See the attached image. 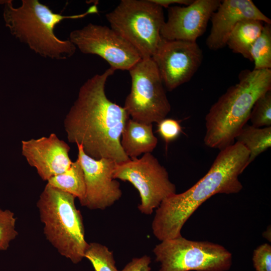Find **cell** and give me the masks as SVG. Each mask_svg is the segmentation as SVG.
I'll use <instances>...</instances> for the list:
<instances>
[{
  "mask_svg": "<svg viewBox=\"0 0 271 271\" xmlns=\"http://www.w3.org/2000/svg\"><path fill=\"white\" fill-rule=\"evenodd\" d=\"M114 70L109 68L88 78L66 115L64 127L69 143L80 145L94 159H109L119 163L130 158L120 144L121 134L129 116L123 107L110 101L105 87Z\"/></svg>",
  "mask_w": 271,
  "mask_h": 271,
  "instance_id": "cell-1",
  "label": "cell"
},
{
  "mask_svg": "<svg viewBox=\"0 0 271 271\" xmlns=\"http://www.w3.org/2000/svg\"><path fill=\"white\" fill-rule=\"evenodd\" d=\"M249 152L236 142L222 150L207 173L187 190L166 198L152 223L155 236L163 241L182 236L183 226L196 210L213 195L235 194L242 189L238 177L249 165Z\"/></svg>",
  "mask_w": 271,
  "mask_h": 271,
  "instance_id": "cell-2",
  "label": "cell"
},
{
  "mask_svg": "<svg viewBox=\"0 0 271 271\" xmlns=\"http://www.w3.org/2000/svg\"><path fill=\"white\" fill-rule=\"evenodd\" d=\"M271 90V70H243L238 82L229 87L205 116L204 144L222 150L233 144L249 120L253 105Z\"/></svg>",
  "mask_w": 271,
  "mask_h": 271,
  "instance_id": "cell-3",
  "label": "cell"
},
{
  "mask_svg": "<svg viewBox=\"0 0 271 271\" xmlns=\"http://www.w3.org/2000/svg\"><path fill=\"white\" fill-rule=\"evenodd\" d=\"M98 13L96 5L84 13L64 16L55 13L38 0H22L14 7L12 1L4 3L3 18L11 34L36 54L54 60H65L72 56L76 48L69 40H61L54 33L57 25L66 19H78Z\"/></svg>",
  "mask_w": 271,
  "mask_h": 271,
  "instance_id": "cell-4",
  "label": "cell"
},
{
  "mask_svg": "<svg viewBox=\"0 0 271 271\" xmlns=\"http://www.w3.org/2000/svg\"><path fill=\"white\" fill-rule=\"evenodd\" d=\"M75 198L47 184L37 206L46 239L61 255L76 264L84 258L88 243Z\"/></svg>",
  "mask_w": 271,
  "mask_h": 271,
  "instance_id": "cell-5",
  "label": "cell"
},
{
  "mask_svg": "<svg viewBox=\"0 0 271 271\" xmlns=\"http://www.w3.org/2000/svg\"><path fill=\"white\" fill-rule=\"evenodd\" d=\"M110 28L132 46L142 58H152L162 38L163 8L152 0H121L106 15Z\"/></svg>",
  "mask_w": 271,
  "mask_h": 271,
  "instance_id": "cell-6",
  "label": "cell"
},
{
  "mask_svg": "<svg viewBox=\"0 0 271 271\" xmlns=\"http://www.w3.org/2000/svg\"><path fill=\"white\" fill-rule=\"evenodd\" d=\"M153 252L160 263L159 271H226L232 261L231 253L223 246L182 236L161 241Z\"/></svg>",
  "mask_w": 271,
  "mask_h": 271,
  "instance_id": "cell-7",
  "label": "cell"
},
{
  "mask_svg": "<svg viewBox=\"0 0 271 271\" xmlns=\"http://www.w3.org/2000/svg\"><path fill=\"white\" fill-rule=\"evenodd\" d=\"M131 85L124 108L132 119L145 124L165 118L171 106L152 58H142L129 70Z\"/></svg>",
  "mask_w": 271,
  "mask_h": 271,
  "instance_id": "cell-8",
  "label": "cell"
},
{
  "mask_svg": "<svg viewBox=\"0 0 271 271\" xmlns=\"http://www.w3.org/2000/svg\"><path fill=\"white\" fill-rule=\"evenodd\" d=\"M113 178L129 182L138 190L141 198L138 209L146 215L151 214L164 199L176 193L167 170L151 153L115 163Z\"/></svg>",
  "mask_w": 271,
  "mask_h": 271,
  "instance_id": "cell-9",
  "label": "cell"
},
{
  "mask_svg": "<svg viewBox=\"0 0 271 271\" xmlns=\"http://www.w3.org/2000/svg\"><path fill=\"white\" fill-rule=\"evenodd\" d=\"M69 40L82 53L104 59L114 71H128L142 59L132 46L106 26L89 23L71 31Z\"/></svg>",
  "mask_w": 271,
  "mask_h": 271,
  "instance_id": "cell-10",
  "label": "cell"
},
{
  "mask_svg": "<svg viewBox=\"0 0 271 271\" xmlns=\"http://www.w3.org/2000/svg\"><path fill=\"white\" fill-rule=\"evenodd\" d=\"M203 57L197 42L162 38L152 58L164 85L172 91L190 81L201 66Z\"/></svg>",
  "mask_w": 271,
  "mask_h": 271,
  "instance_id": "cell-11",
  "label": "cell"
},
{
  "mask_svg": "<svg viewBox=\"0 0 271 271\" xmlns=\"http://www.w3.org/2000/svg\"><path fill=\"white\" fill-rule=\"evenodd\" d=\"M76 145L86 185L85 198L81 204L91 210H104L122 195L119 183L113 178L116 162L109 159L92 158L84 152L80 145Z\"/></svg>",
  "mask_w": 271,
  "mask_h": 271,
  "instance_id": "cell-12",
  "label": "cell"
},
{
  "mask_svg": "<svg viewBox=\"0 0 271 271\" xmlns=\"http://www.w3.org/2000/svg\"><path fill=\"white\" fill-rule=\"evenodd\" d=\"M220 0H193L187 6H170L168 19L161 30L162 38L196 42L206 31Z\"/></svg>",
  "mask_w": 271,
  "mask_h": 271,
  "instance_id": "cell-13",
  "label": "cell"
},
{
  "mask_svg": "<svg viewBox=\"0 0 271 271\" xmlns=\"http://www.w3.org/2000/svg\"><path fill=\"white\" fill-rule=\"evenodd\" d=\"M70 148L55 133L48 137L22 141V154L28 164L34 167L43 181L63 173L72 161Z\"/></svg>",
  "mask_w": 271,
  "mask_h": 271,
  "instance_id": "cell-14",
  "label": "cell"
},
{
  "mask_svg": "<svg viewBox=\"0 0 271 271\" xmlns=\"http://www.w3.org/2000/svg\"><path fill=\"white\" fill-rule=\"evenodd\" d=\"M247 19L271 24L266 16L251 0H223L210 18L211 28L206 44L213 51L226 46L229 36L236 24Z\"/></svg>",
  "mask_w": 271,
  "mask_h": 271,
  "instance_id": "cell-15",
  "label": "cell"
},
{
  "mask_svg": "<svg viewBox=\"0 0 271 271\" xmlns=\"http://www.w3.org/2000/svg\"><path fill=\"white\" fill-rule=\"evenodd\" d=\"M157 144L158 139L154 134L152 124L128 119L120 139L122 150L128 157L137 158L142 154L151 153Z\"/></svg>",
  "mask_w": 271,
  "mask_h": 271,
  "instance_id": "cell-16",
  "label": "cell"
},
{
  "mask_svg": "<svg viewBox=\"0 0 271 271\" xmlns=\"http://www.w3.org/2000/svg\"><path fill=\"white\" fill-rule=\"evenodd\" d=\"M264 24L261 21L253 19L239 22L230 33L226 46L234 53L241 54L251 61V47L260 35Z\"/></svg>",
  "mask_w": 271,
  "mask_h": 271,
  "instance_id": "cell-17",
  "label": "cell"
},
{
  "mask_svg": "<svg viewBox=\"0 0 271 271\" xmlns=\"http://www.w3.org/2000/svg\"><path fill=\"white\" fill-rule=\"evenodd\" d=\"M47 184L78 198L81 204L85 198L86 185L84 172L77 159L66 171L47 181Z\"/></svg>",
  "mask_w": 271,
  "mask_h": 271,
  "instance_id": "cell-18",
  "label": "cell"
},
{
  "mask_svg": "<svg viewBox=\"0 0 271 271\" xmlns=\"http://www.w3.org/2000/svg\"><path fill=\"white\" fill-rule=\"evenodd\" d=\"M249 152L248 164L271 146V126L256 127L245 124L235 139Z\"/></svg>",
  "mask_w": 271,
  "mask_h": 271,
  "instance_id": "cell-19",
  "label": "cell"
},
{
  "mask_svg": "<svg viewBox=\"0 0 271 271\" xmlns=\"http://www.w3.org/2000/svg\"><path fill=\"white\" fill-rule=\"evenodd\" d=\"M250 57L254 64L253 69H270L271 24L264 23L260 35L251 47Z\"/></svg>",
  "mask_w": 271,
  "mask_h": 271,
  "instance_id": "cell-20",
  "label": "cell"
},
{
  "mask_svg": "<svg viewBox=\"0 0 271 271\" xmlns=\"http://www.w3.org/2000/svg\"><path fill=\"white\" fill-rule=\"evenodd\" d=\"M84 257L90 261L95 271H119L116 266L112 251L100 243H88Z\"/></svg>",
  "mask_w": 271,
  "mask_h": 271,
  "instance_id": "cell-21",
  "label": "cell"
},
{
  "mask_svg": "<svg viewBox=\"0 0 271 271\" xmlns=\"http://www.w3.org/2000/svg\"><path fill=\"white\" fill-rule=\"evenodd\" d=\"M249 119L256 127L270 126L271 90L260 96L254 103Z\"/></svg>",
  "mask_w": 271,
  "mask_h": 271,
  "instance_id": "cell-22",
  "label": "cell"
},
{
  "mask_svg": "<svg viewBox=\"0 0 271 271\" xmlns=\"http://www.w3.org/2000/svg\"><path fill=\"white\" fill-rule=\"evenodd\" d=\"M16 218L9 210L0 208V250H6L11 241L18 235L16 229Z\"/></svg>",
  "mask_w": 271,
  "mask_h": 271,
  "instance_id": "cell-23",
  "label": "cell"
},
{
  "mask_svg": "<svg viewBox=\"0 0 271 271\" xmlns=\"http://www.w3.org/2000/svg\"><path fill=\"white\" fill-rule=\"evenodd\" d=\"M179 122L173 118H164L158 123L157 131L166 145L176 140L182 132Z\"/></svg>",
  "mask_w": 271,
  "mask_h": 271,
  "instance_id": "cell-24",
  "label": "cell"
},
{
  "mask_svg": "<svg viewBox=\"0 0 271 271\" xmlns=\"http://www.w3.org/2000/svg\"><path fill=\"white\" fill-rule=\"evenodd\" d=\"M253 266L256 271H271V246L264 243L253 251Z\"/></svg>",
  "mask_w": 271,
  "mask_h": 271,
  "instance_id": "cell-25",
  "label": "cell"
},
{
  "mask_svg": "<svg viewBox=\"0 0 271 271\" xmlns=\"http://www.w3.org/2000/svg\"><path fill=\"white\" fill-rule=\"evenodd\" d=\"M151 262L150 257L147 255L140 257H134L122 269L119 271H151Z\"/></svg>",
  "mask_w": 271,
  "mask_h": 271,
  "instance_id": "cell-26",
  "label": "cell"
},
{
  "mask_svg": "<svg viewBox=\"0 0 271 271\" xmlns=\"http://www.w3.org/2000/svg\"><path fill=\"white\" fill-rule=\"evenodd\" d=\"M153 2L163 8H169L170 5L179 4L187 6L192 2V0H152Z\"/></svg>",
  "mask_w": 271,
  "mask_h": 271,
  "instance_id": "cell-27",
  "label": "cell"
}]
</instances>
